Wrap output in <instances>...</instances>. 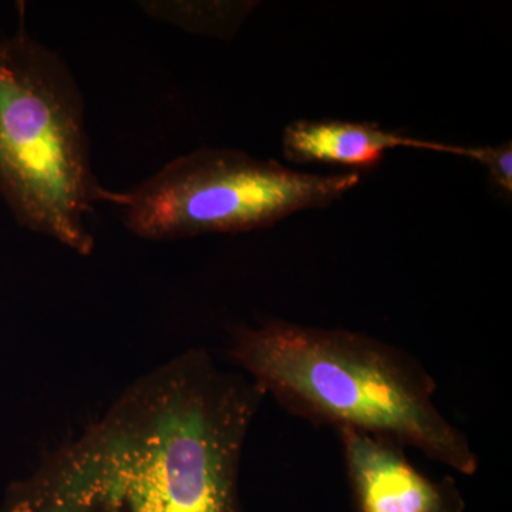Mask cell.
<instances>
[{"instance_id":"6da1fadb","label":"cell","mask_w":512,"mask_h":512,"mask_svg":"<svg viewBox=\"0 0 512 512\" xmlns=\"http://www.w3.org/2000/svg\"><path fill=\"white\" fill-rule=\"evenodd\" d=\"M264 396L204 350L183 353L13 481L0 512H239L242 456Z\"/></svg>"},{"instance_id":"7a4b0ae2","label":"cell","mask_w":512,"mask_h":512,"mask_svg":"<svg viewBox=\"0 0 512 512\" xmlns=\"http://www.w3.org/2000/svg\"><path fill=\"white\" fill-rule=\"evenodd\" d=\"M229 355L296 416L406 444L466 476L480 466L466 434L436 406L429 373L382 340L272 320L235 329Z\"/></svg>"},{"instance_id":"3957f363","label":"cell","mask_w":512,"mask_h":512,"mask_svg":"<svg viewBox=\"0 0 512 512\" xmlns=\"http://www.w3.org/2000/svg\"><path fill=\"white\" fill-rule=\"evenodd\" d=\"M0 195L16 222L82 256L94 249L97 183L79 84L62 57L0 36Z\"/></svg>"},{"instance_id":"277c9868","label":"cell","mask_w":512,"mask_h":512,"mask_svg":"<svg viewBox=\"0 0 512 512\" xmlns=\"http://www.w3.org/2000/svg\"><path fill=\"white\" fill-rule=\"evenodd\" d=\"M360 174H311L234 148H200L127 192L107 191L131 234L148 241L239 234L329 207Z\"/></svg>"},{"instance_id":"5b68a950","label":"cell","mask_w":512,"mask_h":512,"mask_svg":"<svg viewBox=\"0 0 512 512\" xmlns=\"http://www.w3.org/2000/svg\"><path fill=\"white\" fill-rule=\"evenodd\" d=\"M339 433L362 512H460V498L453 488L423 476L399 444L362 431Z\"/></svg>"},{"instance_id":"8992f818","label":"cell","mask_w":512,"mask_h":512,"mask_svg":"<svg viewBox=\"0 0 512 512\" xmlns=\"http://www.w3.org/2000/svg\"><path fill=\"white\" fill-rule=\"evenodd\" d=\"M394 148L453 153V144L420 140L384 130L379 124L343 120H296L286 126L282 150L295 164H328L370 170Z\"/></svg>"},{"instance_id":"52a82bcc","label":"cell","mask_w":512,"mask_h":512,"mask_svg":"<svg viewBox=\"0 0 512 512\" xmlns=\"http://www.w3.org/2000/svg\"><path fill=\"white\" fill-rule=\"evenodd\" d=\"M153 19L187 32L229 37L237 32L252 6L229 2H140Z\"/></svg>"},{"instance_id":"ba28073f","label":"cell","mask_w":512,"mask_h":512,"mask_svg":"<svg viewBox=\"0 0 512 512\" xmlns=\"http://www.w3.org/2000/svg\"><path fill=\"white\" fill-rule=\"evenodd\" d=\"M454 156L468 158L483 165L495 187L504 194L512 192V146L504 143L497 147H460L456 146Z\"/></svg>"}]
</instances>
